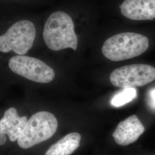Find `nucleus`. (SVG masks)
I'll use <instances>...</instances> for the list:
<instances>
[{
  "mask_svg": "<svg viewBox=\"0 0 155 155\" xmlns=\"http://www.w3.org/2000/svg\"><path fill=\"white\" fill-rule=\"evenodd\" d=\"M137 94L134 88H124L121 91L116 94L111 100V104L115 107H120L131 102Z\"/></svg>",
  "mask_w": 155,
  "mask_h": 155,
  "instance_id": "nucleus-11",
  "label": "nucleus"
},
{
  "mask_svg": "<svg viewBox=\"0 0 155 155\" xmlns=\"http://www.w3.org/2000/svg\"><path fill=\"white\" fill-rule=\"evenodd\" d=\"M28 121L26 116L19 117L15 107L5 111L0 120V132L8 136L11 141H15L20 137Z\"/></svg>",
  "mask_w": 155,
  "mask_h": 155,
  "instance_id": "nucleus-9",
  "label": "nucleus"
},
{
  "mask_svg": "<svg viewBox=\"0 0 155 155\" xmlns=\"http://www.w3.org/2000/svg\"><path fill=\"white\" fill-rule=\"evenodd\" d=\"M144 131L145 127L139 118L132 115L118 124L112 136L117 144L127 146L136 141Z\"/></svg>",
  "mask_w": 155,
  "mask_h": 155,
  "instance_id": "nucleus-7",
  "label": "nucleus"
},
{
  "mask_svg": "<svg viewBox=\"0 0 155 155\" xmlns=\"http://www.w3.org/2000/svg\"><path fill=\"white\" fill-rule=\"evenodd\" d=\"M150 101L152 105L155 107V89L152 90L150 94Z\"/></svg>",
  "mask_w": 155,
  "mask_h": 155,
  "instance_id": "nucleus-12",
  "label": "nucleus"
},
{
  "mask_svg": "<svg viewBox=\"0 0 155 155\" xmlns=\"http://www.w3.org/2000/svg\"><path fill=\"white\" fill-rule=\"evenodd\" d=\"M9 67L13 72L38 83H49L55 76L54 70L45 62L27 56L12 57L9 61Z\"/></svg>",
  "mask_w": 155,
  "mask_h": 155,
  "instance_id": "nucleus-6",
  "label": "nucleus"
},
{
  "mask_svg": "<svg viewBox=\"0 0 155 155\" xmlns=\"http://www.w3.org/2000/svg\"><path fill=\"white\" fill-rule=\"evenodd\" d=\"M155 79V68L145 64H134L121 67L111 73L113 85L120 88L143 86Z\"/></svg>",
  "mask_w": 155,
  "mask_h": 155,
  "instance_id": "nucleus-5",
  "label": "nucleus"
},
{
  "mask_svg": "<svg viewBox=\"0 0 155 155\" xmlns=\"http://www.w3.org/2000/svg\"><path fill=\"white\" fill-rule=\"evenodd\" d=\"M58 122L55 116L48 111H39L28 120L17 144L22 149H28L50 139L55 133Z\"/></svg>",
  "mask_w": 155,
  "mask_h": 155,
  "instance_id": "nucleus-3",
  "label": "nucleus"
},
{
  "mask_svg": "<svg viewBox=\"0 0 155 155\" xmlns=\"http://www.w3.org/2000/svg\"><path fill=\"white\" fill-rule=\"evenodd\" d=\"M81 136L77 132L69 133L51 145L45 155H71L80 145Z\"/></svg>",
  "mask_w": 155,
  "mask_h": 155,
  "instance_id": "nucleus-10",
  "label": "nucleus"
},
{
  "mask_svg": "<svg viewBox=\"0 0 155 155\" xmlns=\"http://www.w3.org/2000/svg\"><path fill=\"white\" fill-rule=\"evenodd\" d=\"M148 47L149 40L146 36L139 33L124 32L107 39L102 52L111 61H122L141 55Z\"/></svg>",
  "mask_w": 155,
  "mask_h": 155,
  "instance_id": "nucleus-2",
  "label": "nucleus"
},
{
  "mask_svg": "<svg viewBox=\"0 0 155 155\" xmlns=\"http://www.w3.org/2000/svg\"><path fill=\"white\" fill-rule=\"evenodd\" d=\"M35 36L36 28L32 22L19 21L0 36V52L13 51L19 55H24L32 47Z\"/></svg>",
  "mask_w": 155,
  "mask_h": 155,
  "instance_id": "nucleus-4",
  "label": "nucleus"
},
{
  "mask_svg": "<svg viewBox=\"0 0 155 155\" xmlns=\"http://www.w3.org/2000/svg\"><path fill=\"white\" fill-rule=\"evenodd\" d=\"M43 38L47 46L52 51L77 49L78 40L74 22L64 12H55L50 15L45 24Z\"/></svg>",
  "mask_w": 155,
  "mask_h": 155,
  "instance_id": "nucleus-1",
  "label": "nucleus"
},
{
  "mask_svg": "<svg viewBox=\"0 0 155 155\" xmlns=\"http://www.w3.org/2000/svg\"><path fill=\"white\" fill-rule=\"evenodd\" d=\"M120 8L122 15L130 20H152L155 18V0H125Z\"/></svg>",
  "mask_w": 155,
  "mask_h": 155,
  "instance_id": "nucleus-8",
  "label": "nucleus"
},
{
  "mask_svg": "<svg viewBox=\"0 0 155 155\" xmlns=\"http://www.w3.org/2000/svg\"><path fill=\"white\" fill-rule=\"evenodd\" d=\"M6 141V137L5 134L4 133L0 132V145H3L5 144Z\"/></svg>",
  "mask_w": 155,
  "mask_h": 155,
  "instance_id": "nucleus-13",
  "label": "nucleus"
}]
</instances>
